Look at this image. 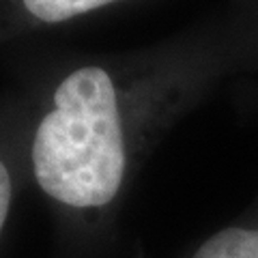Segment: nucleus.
I'll return each mask as SVG.
<instances>
[{"mask_svg": "<svg viewBox=\"0 0 258 258\" xmlns=\"http://www.w3.org/2000/svg\"><path fill=\"white\" fill-rule=\"evenodd\" d=\"M258 76V20L245 0L161 41L60 71L28 142L37 187L91 224L116 217L147 161L228 80Z\"/></svg>", "mask_w": 258, "mask_h": 258, "instance_id": "obj_1", "label": "nucleus"}, {"mask_svg": "<svg viewBox=\"0 0 258 258\" xmlns=\"http://www.w3.org/2000/svg\"><path fill=\"white\" fill-rule=\"evenodd\" d=\"M189 258H258V198L245 217L213 232Z\"/></svg>", "mask_w": 258, "mask_h": 258, "instance_id": "obj_2", "label": "nucleus"}, {"mask_svg": "<svg viewBox=\"0 0 258 258\" xmlns=\"http://www.w3.org/2000/svg\"><path fill=\"white\" fill-rule=\"evenodd\" d=\"M245 3L249 5V9L254 11V15H256V20H258V0H245ZM245 97V101L252 106L256 112H258V82L254 84V86H249V91L243 95Z\"/></svg>", "mask_w": 258, "mask_h": 258, "instance_id": "obj_4", "label": "nucleus"}, {"mask_svg": "<svg viewBox=\"0 0 258 258\" xmlns=\"http://www.w3.org/2000/svg\"><path fill=\"white\" fill-rule=\"evenodd\" d=\"M11 200H13V174L7 159L0 155V232H3L5 222L9 217Z\"/></svg>", "mask_w": 258, "mask_h": 258, "instance_id": "obj_3", "label": "nucleus"}]
</instances>
